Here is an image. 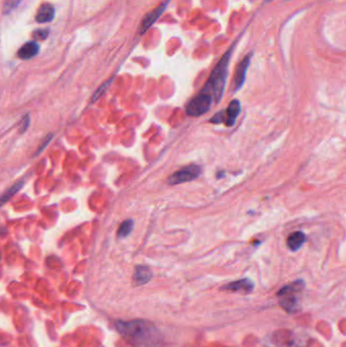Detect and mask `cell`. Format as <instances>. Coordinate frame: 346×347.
<instances>
[{
	"instance_id": "obj_20",
	"label": "cell",
	"mask_w": 346,
	"mask_h": 347,
	"mask_svg": "<svg viewBox=\"0 0 346 347\" xmlns=\"http://www.w3.org/2000/svg\"><path fill=\"white\" fill-rule=\"evenodd\" d=\"M269 1H271V0H266V2H269Z\"/></svg>"
},
{
	"instance_id": "obj_16",
	"label": "cell",
	"mask_w": 346,
	"mask_h": 347,
	"mask_svg": "<svg viewBox=\"0 0 346 347\" xmlns=\"http://www.w3.org/2000/svg\"><path fill=\"white\" fill-rule=\"evenodd\" d=\"M112 81H113V78L110 79V80H108V81H106L105 83H103V84L100 86V88L97 90V92L95 93V95H94L93 98H92V102H93V103H95L96 101H98V100L109 90Z\"/></svg>"
},
{
	"instance_id": "obj_12",
	"label": "cell",
	"mask_w": 346,
	"mask_h": 347,
	"mask_svg": "<svg viewBox=\"0 0 346 347\" xmlns=\"http://www.w3.org/2000/svg\"><path fill=\"white\" fill-rule=\"evenodd\" d=\"M54 17H55V8L53 7V5L49 3L41 5L36 14V20L39 23L49 22L53 20Z\"/></svg>"
},
{
	"instance_id": "obj_2",
	"label": "cell",
	"mask_w": 346,
	"mask_h": 347,
	"mask_svg": "<svg viewBox=\"0 0 346 347\" xmlns=\"http://www.w3.org/2000/svg\"><path fill=\"white\" fill-rule=\"evenodd\" d=\"M235 45L236 43L230 47L226 51V53L221 57V59L213 68L207 82L205 83L204 88L202 89L203 92L209 94L213 98L216 104L221 100L223 92H224L226 77H227L228 63L230 60V57H232V53L234 51Z\"/></svg>"
},
{
	"instance_id": "obj_3",
	"label": "cell",
	"mask_w": 346,
	"mask_h": 347,
	"mask_svg": "<svg viewBox=\"0 0 346 347\" xmlns=\"http://www.w3.org/2000/svg\"><path fill=\"white\" fill-rule=\"evenodd\" d=\"M213 102L214 100L209 94L201 91L189 102L186 107V113L191 117H199V116L204 115L209 111Z\"/></svg>"
},
{
	"instance_id": "obj_17",
	"label": "cell",
	"mask_w": 346,
	"mask_h": 347,
	"mask_svg": "<svg viewBox=\"0 0 346 347\" xmlns=\"http://www.w3.org/2000/svg\"><path fill=\"white\" fill-rule=\"evenodd\" d=\"M30 122H31V118H30V115L26 114L25 116H23V118L20 122V126H19V133H24L26 131V129L28 128V125H30Z\"/></svg>"
},
{
	"instance_id": "obj_13",
	"label": "cell",
	"mask_w": 346,
	"mask_h": 347,
	"mask_svg": "<svg viewBox=\"0 0 346 347\" xmlns=\"http://www.w3.org/2000/svg\"><path fill=\"white\" fill-rule=\"evenodd\" d=\"M306 242V236L302 231H296V233H293L292 235L288 236L286 244L288 249L291 251H298L302 248V246L305 244Z\"/></svg>"
},
{
	"instance_id": "obj_9",
	"label": "cell",
	"mask_w": 346,
	"mask_h": 347,
	"mask_svg": "<svg viewBox=\"0 0 346 347\" xmlns=\"http://www.w3.org/2000/svg\"><path fill=\"white\" fill-rule=\"evenodd\" d=\"M154 276L152 269L148 266L139 265L136 266L133 273V285L134 286H142L149 283Z\"/></svg>"
},
{
	"instance_id": "obj_19",
	"label": "cell",
	"mask_w": 346,
	"mask_h": 347,
	"mask_svg": "<svg viewBox=\"0 0 346 347\" xmlns=\"http://www.w3.org/2000/svg\"><path fill=\"white\" fill-rule=\"evenodd\" d=\"M53 138V135L52 134H49V135H47V137L45 138V140L43 141V144H42V146L38 149V152L36 153V156H38V155H40L43 151H44V149L48 146V144L50 143V141H51V139Z\"/></svg>"
},
{
	"instance_id": "obj_10",
	"label": "cell",
	"mask_w": 346,
	"mask_h": 347,
	"mask_svg": "<svg viewBox=\"0 0 346 347\" xmlns=\"http://www.w3.org/2000/svg\"><path fill=\"white\" fill-rule=\"evenodd\" d=\"M224 291L228 292H243V293H251L254 288L253 282L248 279L244 278L241 280H237L234 282H229L221 287Z\"/></svg>"
},
{
	"instance_id": "obj_1",
	"label": "cell",
	"mask_w": 346,
	"mask_h": 347,
	"mask_svg": "<svg viewBox=\"0 0 346 347\" xmlns=\"http://www.w3.org/2000/svg\"><path fill=\"white\" fill-rule=\"evenodd\" d=\"M115 328L132 347H163L164 336L161 330L147 320L117 321Z\"/></svg>"
},
{
	"instance_id": "obj_6",
	"label": "cell",
	"mask_w": 346,
	"mask_h": 347,
	"mask_svg": "<svg viewBox=\"0 0 346 347\" xmlns=\"http://www.w3.org/2000/svg\"><path fill=\"white\" fill-rule=\"evenodd\" d=\"M200 174H201V168L197 165H191L173 174V175L169 178V183L171 185H178V184L190 182L197 179L200 176Z\"/></svg>"
},
{
	"instance_id": "obj_7",
	"label": "cell",
	"mask_w": 346,
	"mask_h": 347,
	"mask_svg": "<svg viewBox=\"0 0 346 347\" xmlns=\"http://www.w3.org/2000/svg\"><path fill=\"white\" fill-rule=\"evenodd\" d=\"M251 58H252V53L248 54L245 56L244 59L239 63L237 69H236V73H235V77H234V92H238L245 82L246 80V74H247V70L250 66L251 63Z\"/></svg>"
},
{
	"instance_id": "obj_11",
	"label": "cell",
	"mask_w": 346,
	"mask_h": 347,
	"mask_svg": "<svg viewBox=\"0 0 346 347\" xmlns=\"http://www.w3.org/2000/svg\"><path fill=\"white\" fill-rule=\"evenodd\" d=\"M40 52V46L37 42L35 41H30L25 43L17 52V56L18 58L22 60H28L31 59V58L35 57L38 55V53Z\"/></svg>"
},
{
	"instance_id": "obj_14",
	"label": "cell",
	"mask_w": 346,
	"mask_h": 347,
	"mask_svg": "<svg viewBox=\"0 0 346 347\" xmlns=\"http://www.w3.org/2000/svg\"><path fill=\"white\" fill-rule=\"evenodd\" d=\"M133 227H134V222L132 219L124 220L118 229V237L120 239L127 238L132 233Z\"/></svg>"
},
{
	"instance_id": "obj_4",
	"label": "cell",
	"mask_w": 346,
	"mask_h": 347,
	"mask_svg": "<svg viewBox=\"0 0 346 347\" xmlns=\"http://www.w3.org/2000/svg\"><path fill=\"white\" fill-rule=\"evenodd\" d=\"M303 287V281H296L290 285L284 286L281 291H279L278 296H280L281 299L279 301L281 307L287 312H293V310H295L298 306V298L295 296V294L302 291Z\"/></svg>"
},
{
	"instance_id": "obj_15",
	"label": "cell",
	"mask_w": 346,
	"mask_h": 347,
	"mask_svg": "<svg viewBox=\"0 0 346 347\" xmlns=\"http://www.w3.org/2000/svg\"><path fill=\"white\" fill-rule=\"evenodd\" d=\"M24 185V181H19V182H16L15 184H13L2 196H1V204H4L6 201H8L14 194H16L20 189L21 187Z\"/></svg>"
},
{
	"instance_id": "obj_18",
	"label": "cell",
	"mask_w": 346,
	"mask_h": 347,
	"mask_svg": "<svg viewBox=\"0 0 346 347\" xmlns=\"http://www.w3.org/2000/svg\"><path fill=\"white\" fill-rule=\"evenodd\" d=\"M49 35V31L48 30H37L34 32L33 34V38L37 41L40 40H45Z\"/></svg>"
},
{
	"instance_id": "obj_5",
	"label": "cell",
	"mask_w": 346,
	"mask_h": 347,
	"mask_svg": "<svg viewBox=\"0 0 346 347\" xmlns=\"http://www.w3.org/2000/svg\"><path fill=\"white\" fill-rule=\"evenodd\" d=\"M241 112V103L238 100H234L229 103L225 111H221L215 114L210 119L211 123L219 124L224 123L225 126L232 127L236 123V120Z\"/></svg>"
},
{
	"instance_id": "obj_8",
	"label": "cell",
	"mask_w": 346,
	"mask_h": 347,
	"mask_svg": "<svg viewBox=\"0 0 346 347\" xmlns=\"http://www.w3.org/2000/svg\"><path fill=\"white\" fill-rule=\"evenodd\" d=\"M169 1L170 0H168V1H166V2H163L160 6H158L156 9H154L153 11H151L150 13H148L146 16H144V18L142 19L141 24L139 26V33L141 35L146 33L149 28L161 17L163 12L166 10Z\"/></svg>"
}]
</instances>
